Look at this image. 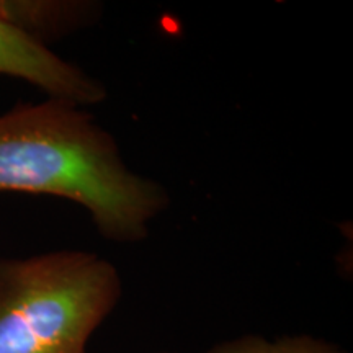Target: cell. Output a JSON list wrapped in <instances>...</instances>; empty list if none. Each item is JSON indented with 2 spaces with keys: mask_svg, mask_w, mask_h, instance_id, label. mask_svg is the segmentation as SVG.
<instances>
[{
  "mask_svg": "<svg viewBox=\"0 0 353 353\" xmlns=\"http://www.w3.org/2000/svg\"><path fill=\"white\" fill-rule=\"evenodd\" d=\"M0 192L76 203L100 236L118 244L144 241L170 203L161 183L128 167L113 136L85 108L57 99L0 114Z\"/></svg>",
  "mask_w": 353,
  "mask_h": 353,
  "instance_id": "6da1fadb",
  "label": "cell"
},
{
  "mask_svg": "<svg viewBox=\"0 0 353 353\" xmlns=\"http://www.w3.org/2000/svg\"><path fill=\"white\" fill-rule=\"evenodd\" d=\"M121 298L120 272L95 252L0 257V353H87Z\"/></svg>",
  "mask_w": 353,
  "mask_h": 353,
  "instance_id": "7a4b0ae2",
  "label": "cell"
},
{
  "mask_svg": "<svg viewBox=\"0 0 353 353\" xmlns=\"http://www.w3.org/2000/svg\"><path fill=\"white\" fill-rule=\"evenodd\" d=\"M0 76L20 79L38 87L48 99L90 107L107 99L103 83L79 65L52 52L0 17Z\"/></svg>",
  "mask_w": 353,
  "mask_h": 353,
  "instance_id": "3957f363",
  "label": "cell"
},
{
  "mask_svg": "<svg viewBox=\"0 0 353 353\" xmlns=\"http://www.w3.org/2000/svg\"><path fill=\"white\" fill-rule=\"evenodd\" d=\"M0 17L46 44L90 25L99 19V7L76 0H0Z\"/></svg>",
  "mask_w": 353,
  "mask_h": 353,
  "instance_id": "277c9868",
  "label": "cell"
},
{
  "mask_svg": "<svg viewBox=\"0 0 353 353\" xmlns=\"http://www.w3.org/2000/svg\"><path fill=\"white\" fill-rule=\"evenodd\" d=\"M205 353H347L314 335H281L270 341L259 334H245L213 345Z\"/></svg>",
  "mask_w": 353,
  "mask_h": 353,
  "instance_id": "5b68a950",
  "label": "cell"
}]
</instances>
